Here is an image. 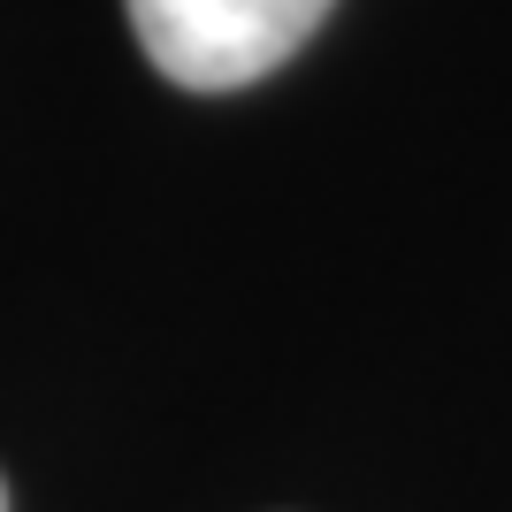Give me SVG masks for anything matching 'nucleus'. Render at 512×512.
<instances>
[{"label": "nucleus", "instance_id": "nucleus-1", "mask_svg": "<svg viewBox=\"0 0 512 512\" xmlns=\"http://www.w3.org/2000/svg\"><path fill=\"white\" fill-rule=\"evenodd\" d=\"M329 0H130V31L161 77L192 92H230L291 62L321 31Z\"/></svg>", "mask_w": 512, "mask_h": 512}, {"label": "nucleus", "instance_id": "nucleus-2", "mask_svg": "<svg viewBox=\"0 0 512 512\" xmlns=\"http://www.w3.org/2000/svg\"><path fill=\"white\" fill-rule=\"evenodd\" d=\"M0 512H8V490H0Z\"/></svg>", "mask_w": 512, "mask_h": 512}]
</instances>
